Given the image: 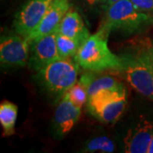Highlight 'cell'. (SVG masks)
<instances>
[{
    "label": "cell",
    "mask_w": 153,
    "mask_h": 153,
    "mask_svg": "<svg viewBox=\"0 0 153 153\" xmlns=\"http://www.w3.org/2000/svg\"><path fill=\"white\" fill-rule=\"evenodd\" d=\"M108 36L109 33L100 28L97 33L90 35L81 45L74 57L80 67L94 72L119 70L122 59L121 56L116 55L110 50Z\"/></svg>",
    "instance_id": "cell-1"
},
{
    "label": "cell",
    "mask_w": 153,
    "mask_h": 153,
    "mask_svg": "<svg viewBox=\"0 0 153 153\" xmlns=\"http://www.w3.org/2000/svg\"><path fill=\"white\" fill-rule=\"evenodd\" d=\"M152 24V17L138 10L130 0H119L106 7L100 28L109 34L117 32L132 35L141 33Z\"/></svg>",
    "instance_id": "cell-2"
},
{
    "label": "cell",
    "mask_w": 153,
    "mask_h": 153,
    "mask_svg": "<svg viewBox=\"0 0 153 153\" xmlns=\"http://www.w3.org/2000/svg\"><path fill=\"white\" fill-rule=\"evenodd\" d=\"M79 66L75 58L59 59L38 71V82L49 94L62 98L77 82Z\"/></svg>",
    "instance_id": "cell-3"
},
{
    "label": "cell",
    "mask_w": 153,
    "mask_h": 153,
    "mask_svg": "<svg viewBox=\"0 0 153 153\" xmlns=\"http://www.w3.org/2000/svg\"><path fill=\"white\" fill-rule=\"evenodd\" d=\"M122 66L115 71L138 93L153 100V74L150 66L134 51L121 56Z\"/></svg>",
    "instance_id": "cell-4"
},
{
    "label": "cell",
    "mask_w": 153,
    "mask_h": 153,
    "mask_svg": "<svg viewBox=\"0 0 153 153\" xmlns=\"http://www.w3.org/2000/svg\"><path fill=\"white\" fill-rule=\"evenodd\" d=\"M127 104L126 89L103 90L88 99L89 113L105 123H113L121 117Z\"/></svg>",
    "instance_id": "cell-5"
},
{
    "label": "cell",
    "mask_w": 153,
    "mask_h": 153,
    "mask_svg": "<svg viewBox=\"0 0 153 153\" xmlns=\"http://www.w3.org/2000/svg\"><path fill=\"white\" fill-rule=\"evenodd\" d=\"M54 0H28L17 12L14 21L16 33L24 38L38 26Z\"/></svg>",
    "instance_id": "cell-6"
},
{
    "label": "cell",
    "mask_w": 153,
    "mask_h": 153,
    "mask_svg": "<svg viewBox=\"0 0 153 153\" xmlns=\"http://www.w3.org/2000/svg\"><path fill=\"white\" fill-rule=\"evenodd\" d=\"M30 42L19 34L3 35L0 39L2 66H25L28 64Z\"/></svg>",
    "instance_id": "cell-7"
},
{
    "label": "cell",
    "mask_w": 153,
    "mask_h": 153,
    "mask_svg": "<svg viewBox=\"0 0 153 153\" xmlns=\"http://www.w3.org/2000/svg\"><path fill=\"white\" fill-rule=\"evenodd\" d=\"M56 33L57 32L45 35L30 43L28 66L32 70L40 71L50 63L60 59L56 44Z\"/></svg>",
    "instance_id": "cell-8"
},
{
    "label": "cell",
    "mask_w": 153,
    "mask_h": 153,
    "mask_svg": "<svg viewBox=\"0 0 153 153\" xmlns=\"http://www.w3.org/2000/svg\"><path fill=\"white\" fill-rule=\"evenodd\" d=\"M70 7V0H54L38 27L26 38L31 43L35 39L57 32L60 22Z\"/></svg>",
    "instance_id": "cell-9"
},
{
    "label": "cell",
    "mask_w": 153,
    "mask_h": 153,
    "mask_svg": "<svg viewBox=\"0 0 153 153\" xmlns=\"http://www.w3.org/2000/svg\"><path fill=\"white\" fill-rule=\"evenodd\" d=\"M152 137L153 123L141 118L124 138V152L127 153L148 152Z\"/></svg>",
    "instance_id": "cell-10"
},
{
    "label": "cell",
    "mask_w": 153,
    "mask_h": 153,
    "mask_svg": "<svg viewBox=\"0 0 153 153\" xmlns=\"http://www.w3.org/2000/svg\"><path fill=\"white\" fill-rule=\"evenodd\" d=\"M82 108L76 106L64 95L56 107L54 115V126L59 135H64L71 130L78 121Z\"/></svg>",
    "instance_id": "cell-11"
},
{
    "label": "cell",
    "mask_w": 153,
    "mask_h": 153,
    "mask_svg": "<svg viewBox=\"0 0 153 153\" xmlns=\"http://www.w3.org/2000/svg\"><path fill=\"white\" fill-rule=\"evenodd\" d=\"M78 82L86 88L88 98L103 90H120L125 88L123 83L114 76H95L94 71H88L81 76Z\"/></svg>",
    "instance_id": "cell-12"
},
{
    "label": "cell",
    "mask_w": 153,
    "mask_h": 153,
    "mask_svg": "<svg viewBox=\"0 0 153 153\" xmlns=\"http://www.w3.org/2000/svg\"><path fill=\"white\" fill-rule=\"evenodd\" d=\"M57 33L68 38H74L82 44L90 36L81 16L78 12L72 10H69L63 17L57 29Z\"/></svg>",
    "instance_id": "cell-13"
},
{
    "label": "cell",
    "mask_w": 153,
    "mask_h": 153,
    "mask_svg": "<svg viewBox=\"0 0 153 153\" xmlns=\"http://www.w3.org/2000/svg\"><path fill=\"white\" fill-rule=\"evenodd\" d=\"M18 108L10 101H3L0 105V123L4 128V135L10 136L15 134V125Z\"/></svg>",
    "instance_id": "cell-14"
},
{
    "label": "cell",
    "mask_w": 153,
    "mask_h": 153,
    "mask_svg": "<svg viewBox=\"0 0 153 153\" xmlns=\"http://www.w3.org/2000/svg\"><path fill=\"white\" fill-rule=\"evenodd\" d=\"M56 44L60 59H70L75 57L82 44L74 38L56 33Z\"/></svg>",
    "instance_id": "cell-15"
},
{
    "label": "cell",
    "mask_w": 153,
    "mask_h": 153,
    "mask_svg": "<svg viewBox=\"0 0 153 153\" xmlns=\"http://www.w3.org/2000/svg\"><path fill=\"white\" fill-rule=\"evenodd\" d=\"M115 151L114 142L106 136H99L90 140L84 148V152L111 153Z\"/></svg>",
    "instance_id": "cell-16"
},
{
    "label": "cell",
    "mask_w": 153,
    "mask_h": 153,
    "mask_svg": "<svg viewBox=\"0 0 153 153\" xmlns=\"http://www.w3.org/2000/svg\"><path fill=\"white\" fill-rule=\"evenodd\" d=\"M65 96L80 108H82V106L87 103L88 99L86 88L79 82H76L72 87L70 88L65 94Z\"/></svg>",
    "instance_id": "cell-17"
},
{
    "label": "cell",
    "mask_w": 153,
    "mask_h": 153,
    "mask_svg": "<svg viewBox=\"0 0 153 153\" xmlns=\"http://www.w3.org/2000/svg\"><path fill=\"white\" fill-rule=\"evenodd\" d=\"M135 52L147 63L153 74V45L151 43V40L149 38L142 40Z\"/></svg>",
    "instance_id": "cell-18"
},
{
    "label": "cell",
    "mask_w": 153,
    "mask_h": 153,
    "mask_svg": "<svg viewBox=\"0 0 153 153\" xmlns=\"http://www.w3.org/2000/svg\"><path fill=\"white\" fill-rule=\"evenodd\" d=\"M138 10L149 12L153 10V0H130Z\"/></svg>",
    "instance_id": "cell-19"
},
{
    "label": "cell",
    "mask_w": 153,
    "mask_h": 153,
    "mask_svg": "<svg viewBox=\"0 0 153 153\" xmlns=\"http://www.w3.org/2000/svg\"><path fill=\"white\" fill-rule=\"evenodd\" d=\"M87 4H88L89 5H94L97 4L99 3H103L104 0H84Z\"/></svg>",
    "instance_id": "cell-20"
},
{
    "label": "cell",
    "mask_w": 153,
    "mask_h": 153,
    "mask_svg": "<svg viewBox=\"0 0 153 153\" xmlns=\"http://www.w3.org/2000/svg\"><path fill=\"white\" fill-rule=\"evenodd\" d=\"M117 1H119V0H104V3L105 5V7H108V6L111 5V4H115L116 2H117Z\"/></svg>",
    "instance_id": "cell-21"
},
{
    "label": "cell",
    "mask_w": 153,
    "mask_h": 153,
    "mask_svg": "<svg viewBox=\"0 0 153 153\" xmlns=\"http://www.w3.org/2000/svg\"><path fill=\"white\" fill-rule=\"evenodd\" d=\"M149 153H153V137L152 140V143H151V146H150V148H149Z\"/></svg>",
    "instance_id": "cell-22"
}]
</instances>
